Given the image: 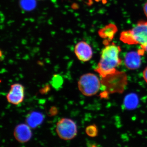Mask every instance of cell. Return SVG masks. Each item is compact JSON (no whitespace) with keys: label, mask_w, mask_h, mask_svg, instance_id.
Masks as SVG:
<instances>
[{"label":"cell","mask_w":147,"mask_h":147,"mask_svg":"<svg viewBox=\"0 0 147 147\" xmlns=\"http://www.w3.org/2000/svg\"><path fill=\"white\" fill-rule=\"evenodd\" d=\"M43 119L44 117L41 113L32 112L27 116L26 122L30 127L34 128L42 123Z\"/></svg>","instance_id":"cell-10"},{"label":"cell","mask_w":147,"mask_h":147,"mask_svg":"<svg viewBox=\"0 0 147 147\" xmlns=\"http://www.w3.org/2000/svg\"><path fill=\"white\" fill-rule=\"evenodd\" d=\"M139 102V98L137 95L134 93H130L127 94L125 97L124 105L128 110H134L137 108Z\"/></svg>","instance_id":"cell-11"},{"label":"cell","mask_w":147,"mask_h":147,"mask_svg":"<svg viewBox=\"0 0 147 147\" xmlns=\"http://www.w3.org/2000/svg\"><path fill=\"white\" fill-rule=\"evenodd\" d=\"M143 77L145 82L147 83V66L143 71Z\"/></svg>","instance_id":"cell-16"},{"label":"cell","mask_w":147,"mask_h":147,"mask_svg":"<svg viewBox=\"0 0 147 147\" xmlns=\"http://www.w3.org/2000/svg\"><path fill=\"white\" fill-rule=\"evenodd\" d=\"M13 135L15 139L20 143L28 142L32 137L30 127L26 124L18 125L14 129Z\"/></svg>","instance_id":"cell-8"},{"label":"cell","mask_w":147,"mask_h":147,"mask_svg":"<svg viewBox=\"0 0 147 147\" xmlns=\"http://www.w3.org/2000/svg\"><path fill=\"white\" fill-rule=\"evenodd\" d=\"M121 51L119 46L114 44L105 46L101 52L100 58L95 71L101 78L115 71L117 67L121 63L119 57Z\"/></svg>","instance_id":"cell-1"},{"label":"cell","mask_w":147,"mask_h":147,"mask_svg":"<svg viewBox=\"0 0 147 147\" xmlns=\"http://www.w3.org/2000/svg\"><path fill=\"white\" fill-rule=\"evenodd\" d=\"M20 6L26 11L34 10L36 6V0H20Z\"/></svg>","instance_id":"cell-12"},{"label":"cell","mask_w":147,"mask_h":147,"mask_svg":"<svg viewBox=\"0 0 147 147\" xmlns=\"http://www.w3.org/2000/svg\"><path fill=\"white\" fill-rule=\"evenodd\" d=\"M126 74L124 72L116 70L113 73L102 77L101 84L111 93H121L127 83Z\"/></svg>","instance_id":"cell-3"},{"label":"cell","mask_w":147,"mask_h":147,"mask_svg":"<svg viewBox=\"0 0 147 147\" xmlns=\"http://www.w3.org/2000/svg\"><path fill=\"white\" fill-rule=\"evenodd\" d=\"M86 132L89 137H94L97 136L98 130L95 125H92L87 127L86 129Z\"/></svg>","instance_id":"cell-14"},{"label":"cell","mask_w":147,"mask_h":147,"mask_svg":"<svg viewBox=\"0 0 147 147\" xmlns=\"http://www.w3.org/2000/svg\"><path fill=\"white\" fill-rule=\"evenodd\" d=\"M142 49L144 51H146L147 53V44L146 45H144V46H141Z\"/></svg>","instance_id":"cell-18"},{"label":"cell","mask_w":147,"mask_h":147,"mask_svg":"<svg viewBox=\"0 0 147 147\" xmlns=\"http://www.w3.org/2000/svg\"><path fill=\"white\" fill-rule=\"evenodd\" d=\"M24 88L20 84H15L11 86L10 89L6 96L7 101L13 105L20 104L24 100Z\"/></svg>","instance_id":"cell-6"},{"label":"cell","mask_w":147,"mask_h":147,"mask_svg":"<svg viewBox=\"0 0 147 147\" xmlns=\"http://www.w3.org/2000/svg\"><path fill=\"white\" fill-rule=\"evenodd\" d=\"M100 84V80L95 74L87 73L80 77L78 82V88L84 95L92 96L99 91Z\"/></svg>","instance_id":"cell-4"},{"label":"cell","mask_w":147,"mask_h":147,"mask_svg":"<svg viewBox=\"0 0 147 147\" xmlns=\"http://www.w3.org/2000/svg\"><path fill=\"white\" fill-rule=\"evenodd\" d=\"M140 52L131 51L127 53L124 58V63L125 66L129 69L135 70L139 68L142 63L141 53Z\"/></svg>","instance_id":"cell-9"},{"label":"cell","mask_w":147,"mask_h":147,"mask_svg":"<svg viewBox=\"0 0 147 147\" xmlns=\"http://www.w3.org/2000/svg\"><path fill=\"white\" fill-rule=\"evenodd\" d=\"M56 131L61 139L64 140H71L77 135V126L76 123L72 120L62 118L57 124Z\"/></svg>","instance_id":"cell-5"},{"label":"cell","mask_w":147,"mask_h":147,"mask_svg":"<svg viewBox=\"0 0 147 147\" xmlns=\"http://www.w3.org/2000/svg\"><path fill=\"white\" fill-rule=\"evenodd\" d=\"M116 31H117L116 27L114 25H110L102 29L99 33L100 34V36L102 37L112 38Z\"/></svg>","instance_id":"cell-13"},{"label":"cell","mask_w":147,"mask_h":147,"mask_svg":"<svg viewBox=\"0 0 147 147\" xmlns=\"http://www.w3.org/2000/svg\"><path fill=\"white\" fill-rule=\"evenodd\" d=\"M120 40L129 45L147 44V21H140L131 30L123 32Z\"/></svg>","instance_id":"cell-2"},{"label":"cell","mask_w":147,"mask_h":147,"mask_svg":"<svg viewBox=\"0 0 147 147\" xmlns=\"http://www.w3.org/2000/svg\"><path fill=\"white\" fill-rule=\"evenodd\" d=\"M63 82L61 76L59 75H55L52 79V86L55 88H59L62 85Z\"/></svg>","instance_id":"cell-15"},{"label":"cell","mask_w":147,"mask_h":147,"mask_svg":"<svg viewBox=\"0 0 147 147\" xmlns=\"http://www.w3.org/2000/svg\"><path fill=\"white\" fill-rule=\"evenodd\" d=\"M144 12L145 15L147 18V2L145 3L144 6Z\"/></svg>","instance_id":"cell-17"},{"label":"cell","mask_w":147,"mask_h":147,"mask_svg":"<svg viewBox=\"0 0 147 147\" xmlns=\"http://www.w3.org/2000/svg\"><path fill=\"white\" fill-rule=\"evenodd\" d=\"M74 53L78 59L84 62L88 61L92 57V47L85 41H80L76 44Z\"/></svg>","instance_id":"cell-7"}]
</instances>
